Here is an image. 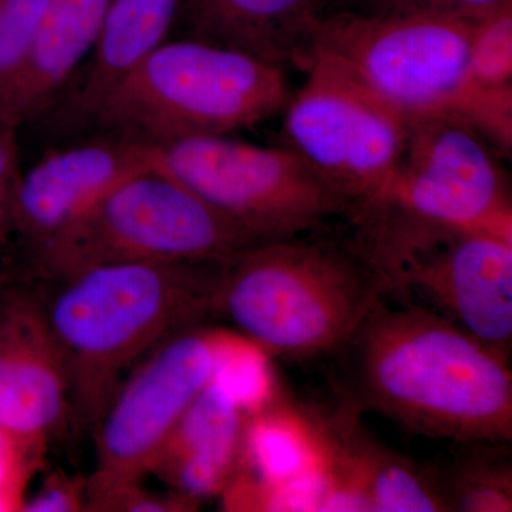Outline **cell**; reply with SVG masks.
<instances>
[{
	"instance_id": "cell-17",
	"label": "cell",
	"mask_w": 512,
	"mask_h": 512,
	"mask_svg": "<svg viewBox=\"0 0 512 512\" xmlns=\"http://www.w3.org/2000/svg\"><path fill=\"white\" fill-rule=\"evenodd\" d=\"M326 0H184V36L285 69L301 66Z\"/></svg>"
},
{
	"instance_id": "cell-11",
	"label": "cell",
	"mask_w": 512,
	"mask_h": 512,
	"mask_svg": "<svg viewBox=\"0 0 512 512\" xmlns=\"http://www.w3.org/2000/svg\"><path fill=\"white\" fill-rule=\"evenodd\" d=\"M357 212L512 237L511 192L495 148L453 117L413 120L396 171Z\"/></svg>"
},
{
	"instance_id": "cell-10",
	"label": "cell",
	"mask_w": 512,
	"mask_h": 512,
	"mask_svg": "<svg viewBox=\"0 0 512 512\" xmlns=\"http://www.w3.org/2000/svg\"><path fill=\"white\" fill-rule=\"evenodd\" d=\"M222 329L195 326L164 340L121 383L96 427L86 511L104 512L143 483L178 421L211 382Z\"/></svg>"
},
{
	"instance_id": "cell-29",
	"label": "cell",
	"mask_w": 512,
	"mask_h": 512,
	"mask_svg": "<svg viewBox=\"0 0 512 512\" xmlns=\"http://www.w3.org/2000/svg\"><path fill=\"white\" fill-rule=\"evenodd\" d=\"M326 2L340 3V5H343V8H348V6H352L353 3L356 2V0H326Z\"/></svg>"
},
{
	"instance_id": "cell-1",
	"label": "cell",
	"mask_w": 512,
	"mask_h": 512,
	"mask_svg": "<svg viewBox=\"0 0 512 512\" xmlns=\"http://www.w3.org/2000/svg\"><path fill=\"white\" fill-rule=\"evenodd\" d=\"M339 403L450 443L512 441L510 357L436 313L383 298L333 353Z\"/></svg>"
},
{
	"instance_id": "cell-15",
	"label": "cell",
	"mask_w": 512,
	"mask_h": 512,
	"mask_svg": "<svg viewBox=\"0 0 512 512\" xmlns=\"http://www.w3.org/2000/svg\"><path fill=\"white\" fill-rule=\"evenodd\" d=\"M184 0H113L96 42L69 83L47 107L46 123L86 133L104 101L177 28Z\"/></svg>"
},
{
	"instance_id": "cell-18",
	"label": "cell",
	"mask_w": 512,
	"mask_h": 512,
	"mask_svg": "<svg viewBox=\"0 0 512 512\" xmlns=\"http://www.w3.org/2000/svg\"><path fill=\"white\" fill-rule=\"evenodd\" d=\"M247 417L211 380L178 421L150 474L197 503L221 495L237 470Z\"/></svg>"
},
{
	"instance_id": "cell-6",
	"label": "cell",
	"mask_w": 512,
	"mask_h": 512,
	"mask_svg": "<svg viewBox=\"0 0 512 512\" xmlns=\"http://www.w3.org/2000/svg\"><path fill=\"white\" fill-rule=\"evenodd\" d=\"M190 188L160 168L121 181L43 241L32 245L45 281L97 266L222 262L248 247Z\"/></svg>"
},
{
	"instance_id": "cell-13",
	"label": "cell",
	"mask_w": 512,
	"mask_h": 512,
	"mask_svg": "<svg viewBox=\"0 0 512 512\" xmlns=\"http://www.w3.org/2000/svg\"><path fill=\"white\" fill-rule=\"evenodd\" d=\"M157 160L158 148L103 134L50 150L20 174L10 201L12 225L37 244L121 181L156 167Z\"/></svg>"
},
{
	"instance_id": "cell-24",
	"label": "cell",
	"mask_w": 512,
	"mask_h": 512,
	"mask_svg": "<svg viewBox=\"0 0 512 512\" xmlns=\"http://www.w3.org/2000/svg\"><path fill=\"white\" fill-rule=\"evenodd\" d=\"M512 5V0H356L348 8L369 10H412L467 20H483L497 10Z\"/></svg>"
},
{
	"instance_id": "cell-21",
	"label": "cell",
	"mask_w": 512,
	"mask_h": 512,
	"mask_svg": "<svg viewBox=\"0 0 512 512\" xmlns=\"http://www.w3.org/2000/svg\"><path fill=\"white\" fill-rule=\"evenodd\" d=\"M467 87L481 92L512 89V5L477 23L468 59Z\"/></svg>"
},
{
	"instance_id": "cell-9",
	"label": "cell",
	"mask_w": 512,
	"mask_h": 512,
	"mask_svg": "<svg viewBox=\"0 0 512 512\" xmlns=\"http://www.w3.org/2000/svg\"><path fill=\"white\" fill-rule=\"evenodd\" d=\"M301 69L305 84L284 109L285 146L348 202L353 214L376 198L396 171L413 120L332 60L309 57Z\"/></svg>"
},
{
	"instance_id": "cell-2",
	"label": "cell",
	"mask_w": 512,
	"mask_h": 512,
	"mask_svg": "<svg viewBox=\"0 0 512 512\" xmlns=\"http://www.w3.org/2000/svg\"><path fill=\"white\" fill-rule=\"evenodd\" d=\"M220 265H107L46 281L39 299L66 369L69 426L96 430L128 370L217 316Z\"/></svg>"
},
{
	"instance_id": "cell-28",
	"label": "cell",
	"mask_w": 512,
	"mask_h": 512,
	"mask_svg": "<svg viewBox=\"0 0 512 512\" xmlns=\"http://www.w3.org/2000/svg\"><path fill=\"white\" fill-rule=\"evenodd\" d=\"M10 198L0 195V239L5 235L6 228L12 224V215H10Z\"/></svg>"
},
{
	"instance_id": "cell-4",
	"label": "cell",
	"mask_w": 512,
	"mask_h": 512,
	"mask_svg": "<svg viewBox=\"0 0 512 512\" xmlns=\"http://www.w3.org/2000/svg\"><path fill=\"white\" fill-rule=\"evenodd\" d=\"M285 69L195 37L168 39L104 101L89 134L164 148L229 136L284 111Z\"/></svg>"
},
{
	"instance_id": "cell-26",
	"label": "cell",
	"mask_w": 512,
	"mask_h": 512,
	"mask_svg": "<svg viewBox=\"0 0 512 512\" xmlns=\"http://www.w3.org/2000/svg\"><path fill=\"white\" fill-rule=\"evenodd\" d=\"M200 503L170 491L168 494L147 490L143 483L128 487L117 494L104 508V512H190L197 511Z\"/></svg>"
},
{
	"instance_id": "cell-27",
	"label": "cell",
	"mask_w": 512,
	"mask_h": 512,
	"mask_svg": "<svg viewBox=\"0 0 512 512\" xmlns=\"http://www.w3.org/2000/svg\"><path fill=\"white\" fill-rule=\"evenodd\" d=\"M16 133L18 128L0 121V195L10 200L20 177Z\"/></svg>"
},
{
	"instance_id": "cell-14",
	"label": "cell",
	"mask_w": 512,
	"mask_h": 512,
	"mask_svg": "<svg viewBox=\"0 0 512 512\" xmlns=\"http://www.w3.org/2000/svg\"><path fill=\"white\" fill-rule=\"evenodd\" d=\"M69 424L62 353L37 296L0 306V430L47 451Z\"/></svg>"
},
{
	"instance_id": "cell-19",
	"label": "cell",
	"mask_w": 512,
	"mask_h": 512,
	"mask_svg": "<svg viewBox=\"0 0 512 512\" xmlns=\"http://www.w3.org/2000/svg\"><path fill=\"white\" fill-rule=\"evenodd\" d=\"M454 451L429 461L446 512L512 511V456L508 441L453 443Z\"/></svg>"
},
{
	"instance_id": "cell-5",
	"label": "cell",
	"mask_w": 512,
	"mask_h": 512,
	"mask_svg": "<svg viewBox=\"0 0 512 512\" xmlns=\"http://www.w3.org/2000/svg\"><path fill=\"white\" fill-rule=\"evenodd\" d=\"M349 241L375 269L384 298L412 303L512 352V237L356 215Z\"/></svg>"
},
{
	"instance_id": "cell-23",
	"label": "cell",
	"mask_w": 512,
	"mask_h": 512,
	"mask_svg": "<svg viewBox=\"0 0 512 512\" xmlns=\"http://www.w3.org/2000/svg\"><path fill=\"white\" fill-rule=\"evenodd\" d=\"M52 0H0V83L19 62Z\"/></svg>"
},
{
	"instance_id": "cell-3",
	"label": "cell",
	"mask_w": 512,
	"mask_h": 512,
	"mask_svg": "<svg viewBox=\"0 0 512 512\" xmlns=\"http://www.w3.org/2000/svg\"><path fill=\"white\" fill-rule=\"evenodd\" d=\"M315 234L248 245L221 262L215 312L268 356H332L384 298L349 238Z\"/></svg>"
},
{
	"instance_id": "cell-12",
	"label": "cell",
	"mask_w": 512,
	"mask_h": 512,
	"mask_svg": "<svg viewBox=\"0 0 512 512\" xmlns=\"http://www.w3.org/2000/svg\"><path fill=\"white\" fill-rule=\"evenodd\" d=\"M302 410L328 481L322 511L446 512L429 461L384 444L345 404Z\"/></svg>"
},
{
	"instance_id": "cell-16",
	"label": "cell",
	"mask_w": 512,
	"mask_h": 512,
	"mask_svg": "<svg viewBox=\"0 0 512 512\" xmlns=\"http://www.w3.org/2000/svg\"><path fill=\"white\" fill-rule=\"evenodd\" d=\"M113 0H52L19 62L0 83V121L40 119L89 55Z\"/></svg>"
},
{
	"instance_id": "cell-22",
	"label": "cell",
	"mask_w": 512,
	"mask_h": 512,
	"mask_svg": "<svg viewBox=\"0 0 512 512\" xmlns=\"http://www.w3.org/2000/svg\"><path fill=\"white\" fill-rule=\"evenodd\" d=\"M46 453L0 430V512L22 511L30 478L42 467Z\"/></svg>"
},
{
	"instance_id": "cell-7",
	"label": "cell",
	"mask_w": 512,
	"mask_h": 512,
	"mask_svg": "<svg viewBox=\"0 0 512 512\" xmlns=\"http://www.w3.org/2000/svg\"><path fill=\"white\" fill-rule=\"evenodd\" d=\"M478 22L412 10H325L299 69L325 57L409 119L460 120Z\"/></svg>"
},
{
	"instance_id": "cell-25",
	"label": "cell",
	"mask_w": 512,
	"mask_h": 512,
	"mask_svg": "<svg viewBox=\"0 0 512 512\" xmlns=\"http://www.w3.org/2000/svg\"><path fill=\"white\" fill-rule=\"evenodd\" d=\"M87 505V478L63 470L47 474L37 493L23 504L26 512H82Z\"/></svg>"
},
{
	"instance_id": "cell-8",
	"label": "cell",
	"mask_w": 512,
	"mask_h": 512,
	"mask_svg": "<svg viewBox=\"0 0 512 512\" xmlns=\"http://www.w3.org/2000/svg\"><path fill=\"white\" fill-rule=\"evenodd\" d=\"M157 167L201 198L249 244L312 234L352 208L289 147L229 136L158 148Z\"/></svg>"
},
{
	"instance_id": "cell-20",
	"label": "cell",
	"mask_w": 512,
	"mask_h": 512,
	"mask_svg": "<svg viewBox=\"0 0 512 512\" xmlns=\"http://www.w3.org/2000/svg\"><path fill=\"white\" fill-rule=\"evenodd\" d=\"M266 359L268 355L264 350L241 333L222 329L217 363L211 380L245 413H254L274 397Z\"/></svg>"
}]
</instances>
